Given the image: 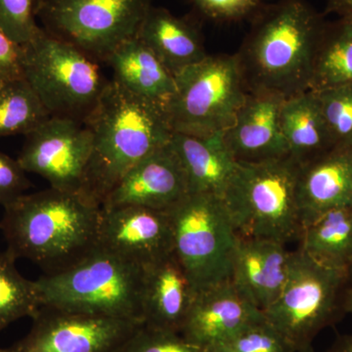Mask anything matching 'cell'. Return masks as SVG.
<instances>
[{
  "label": "cell",
  "mask_w": 352,
  "mask_h": 352,
  "mask_svg": "<svg viewBox=\"0 0 352 352\" xmlns=\"http://www.w3.org/2000/svg\"><path fill=\"white\" fill-rule=\"evenodd\" d=\"M296 352H316L315 351L314 346L312 344H309V346H307L302 347V349H298Z\"/></svg>",
  "instance_id": "38"
},
{
  "label": "cell",
  "mask_w": 352,
  "mask_h": 352,
  "mask_svg": "<svg viewBox=\"0 0 352 352\" xmlns=\"http://www.w3.org/2000/svg\"><path fill=\"white\" fill-rule=\"evenodd\" d=\"M298 249L319 263L349 270L352 263V208L328 210L300 229Z\"/></svg>",
  "instance_id": "24"
},
{
  "label": "cell",
  "mask_w": 352,
  "mask_h": 352,
  "mask_svg": "<svg viewBox=\"0 0 352 352\" xmlns=\"http://www.w3.org/2000/svg\"><path fill=\"white\" fill-rule=\"evenodd\" d=\"M325 24L303 0H281L264 9L236 54L248 91L266 90L286 98L307 91Z\"/></svg>",
  "instance_id": "3"
},
{
  "label": "cell",
  "mask_w": 352,
  "mask_h": 352,
  "mask_svg": "<svg viewBox=\"0 0 352 352\" xmlns=\"http://www.w3.org/2000/svg\"><path fill=\"white\" fill-rule=\"evenodd\" d=\"M8 251L0 252V333L10 324L32 317L41 307L36 281L25 279Z\"/></svg>",
  "instance_id": "27"
},
{
  "label": "cell",
  "mask_w": 352,
  "mask_h": 352,
  "mask_svg": "<svg viewBox=\"0 0 352 352\" xmlns=\"http://www.w3.org/2000/svg\"><path fill=\"white\" fill-rule=\"evenodd\" d=\"M347 272L291 252L281 292L263 311L266 320L298 349L309 346L321 331L342 315Z\"/></svg>",
  "instance_id": "7"
},
{
  "label": "cell",
  "mask_w": 352,
  "mask_h": 352,
  "mask_svg": "<svg viewBox=\"0 0 352 352\" xmlns=\"http://www.w3.org/2000/svg\"><path fill=\"white\" fill-rule=\"evenodd\" d=\"M280 124L289 156L300 166L336 146L322 115L317 95L311 90L285 99Z\"/></svg>",
  "instance_id": "23"
},
{
  "label": "cell",
  "mask_w": 352,
  "mask_h": 352,
  "mask_svg": "<svg viewBox=\"0 0 352 352\" xmlns=\"http://www.w3.org/2000/svg\"><path fill=\"white\" fill-rule=\"evenodd\" d=\"M117 352H210L191 344L182 333L156 330L144 325Z\"/></svg>",
  "instance_id": "31"
},
{
  "label": "cell",
  "mask_w": 352,
  "mask_h": 352,
  "mask_svg": "<svg viewBox=\"0 0 352 352\" xmlns=\"http://www.w3.org/2000/svg\"><path fill=\"white\" fill-rule=\"evenodd\" d=\"M25 136L17 161L25 173L41 176L51 188L83 193L92 151V134L85 122L50 117Z\"/></svg>",
  "instance_id": "12"
},
{
  "label": "cell",
  "mask_w": 352,
  "mask_h": 352,
  "mask_svg": "<svg viewBox=\"0 0 352 352\" xmlns=\"http://www.w3.org/2000/svg\"><path fill=\"white\" fill-rule=\"evenodd\" d=\"M175 76L164 108L173 132L205 138L232 126L248 94L237 55H208Z\"/></svg>",
  "instance_id": "8"
},
{
  "label": "cell",
  "mask_w": 352,
  "mask_h": 352,
  "mask_svg": "<svg viewBox=\"0 0 352 352\" xmlns=\"http://www.w3.org/2000/svg\"><path fill=\"white\" fill-rule=\"evenodd\" d=\"M342 309L344 314L352 315V282L347 281L342 295Z\"/></svg>",
  "instance_id": "37"
},
{
  "label": "cell",
  "mask_w": 352,
  "mask_h": 352,
  "mask_svg": "<svg viewBox=\"0 0 352 352\" xmlns=\"http://www.w3.org/2000/svg\"><path fill=\"white\" fill-rule=\"evenodd\" d=\"M168 212L173 252L196 292L230 280L238 234L222 198L188 194Z\"/></svg>",
  "instance_id": "9"
},
{
  "label": "cell",
  "mask_w": 352,
  "mask_h": 352,
  "mask_svg": "<svg viewBox=\"0 0 352 352\" xmlns=\"http://www.w3.org/2000/svg\"><path fill=\"white\" fill-rule=\"evenodd\" d=\"M265 316L217 344L210 352H296Z\"/></svg>",
  "instance_id": "28"
},
{
  "label": "cell",
  "mask_w": 352,
  "mask_h": 352,
  "mask_svg": "<svg viewBox=\"0 0 352 352\" xmlns=\"http://www.w3.org/2000/svg\"><path fill=\"white\" fill-rule=\"evenodd\" d=\"M327 352H352V335L340 336Z\"/></svg>",
  "instance_id": "36"
},
{
  "label": "cell",
  "mask_w": 352,
  "mask_h": 352,
  "mask_svg": "<svg viewBox=\"0 0 352 352\" xmlns=\"http://www.w3.org/2000/svg\"><path fill=\"white\" fill-rule=\"evenodd\" d=\"M9 352H117L143 323L41 307Z\"/></svg>",
  "instance_id": "11"
},
{
  "label": "cell",
  "mask_w": 352,
  "mask_h": 352,
  "mask_svg": "<svg viewBox=\"0 0 352 352\" xmlns=\"http://www.w3.org/2000/svg\"><path fill=\"white\" fill-rule=\"evenodd\" d=\"M30 186L31 183L17 160L0 152V205L4 207L24 195Z\"/></svg>",
  "instance_id": "32"
},
{
  "label": "cell",
  "mask_w": 352,
  "mask_h": 352,
  "mask_svg": "<svg viewBox=\"0 0 352 352\" xmlns=\"http://www.w3.org/2000/svg\"><path fill=\"white\" fill-rule=\"evenodd\" d=\"M113 80L131 94L166 108L175 92V76L138 36L120 44L106 61Z\"/></svg>",
  "instance_id": "21"
},
{
  "label": "cell",
  "mask_w": 352,
  "mask_h": 352,
  "mask_svg": "<svg viewBox=\"0 0 352 352\" xmlns=\"http://www.w3.org/2000/svg\"><path fill=\"white\" fill-rule=\"evenodd\" d=\"M144 267L97 248L71 267L36 280L41 307L143 323Z\"/></svg>",
  "instance_id": "4"
},
{
  "label": "cell",
  "mask_w": 352,
  "mask_h": 352,
  "mask_svg": "<svg viewBox=\"0 0 352 352\" xmlns=\"http://www.w3.org/2000/svg\"><path fill=\"white\" fill-rule=\"evenodd\" d=\"M315 94L335 145L352 146V85Z\"/></svg>",
  "instance_id": "29"
},
{
  "label": "cell",
  "mask_w": 352,
  "mask_h": 352,
  "mask_svg": "<svg viewBox=\"0 0 352 352\" xmlns=\"http://www.w3.org/2000/svg\"><path fill=\"white\" fill-rule=\"evenodd\" d=\"M188 194L182 162L170 142L127 171L101 208L134 206L166 212Z\"/></svg>",
  "instance_id": "14"
},
{
  "label": "cell",
  "mask_w": 352,
  "mask_h": 352,
  "mask_svg": "<svg viewBox=\"0 0 352 352\" xmlns=\"http://www.w3.org/2000/svg\"><path fill=\"white\" fill-rule=\"evenodd\" d=\"M264 314L230 280L197 292L180 333L212 351Z\"/></svg>",
  "instance_id": "15"
},
{
  "label": "cell",
  "mask_w": 352,
  "mask_h": 352,
  "mask_svg": "<svg viewBox=\"0 0 352 352\" xmlns=\"http://www.w3.org/2000/svg\"><path fill=\"white\" fill-rule=\"evenodd\" d=\"M24 78V46L0 30V87Z\"/></svg>",
  "instance_id": "34"
},
{
  "label": "cell",
  "mask_w": 352,
  "mask_h": 352,
  "mask_svg": "<svg viewBox=\"0 0 352 352\" xmlns=\"http://www.w3.org/2000/svg\"><path fill=\"white\" fill-rule=\"evenodd\" d=\"M206 15L214 20L236 21L256 12L259 0H193Z\"/></svg>",
  "instance_id": "33"
},
{
  "label": "cell",
  "mask_w": 352,
  "mask_h": 352,
  "mask_svg": "<svg viewBox=\"0 0 352 352\" xmlns=\"http://www.w3.org/2000/svg\"><path fill=\"white\" fill-rule=\"evenodd\" d=\"M186 175L189 194H210L222 198L237 170L223 133L199 138L173 132L170 140Z\"/></svg>",
  "instance_id": "20"
},
{
  "label": "cell",
  "mask_w": 352,
  "mask_h": 352,
  "mask_svg": "<svg viewBox=\"0 0 352 352\" xmlns=\"http://www.w3.org/2000/svg\"><path fill=\"white\" fill-rule=\"evenodd\" d=\"M352 85V22H326L312 58L309 89L319 92Z\"/></svg>",
  "instance_id": "25"
},
{
  "label": "cell",
  "mask_w": 352,
  "mask_h": 352,
  "mask_svg": "<svg viewBox=\"0 0 352 352\" xmlns=\"http://www.w3.org/2000/svg\"><path fill=\"white\" fill-rule=\"evenodd\" d=\"M351 208H352V207H351Z\"/></svg>",
  "instance_id": "41"
},
{
  "label": "cell",
  "mask_w": 352,
  "mask_h": 352,
  "mask_svg": "<svg viewBox=\"0 0 352 352\" xmlns=\"http://www.w3.org/2000/svg\"><path fill=\"white\" fill-rule=\"evenodd\" d=\"M152 0H39L43 30L95 60L138 36Z\"/></svg>",
  "instance_id": "10"
},
{
  "label": "cell",
  "mask_w": 352,
  "mask_h": 352,
  "mask_svg": "<svg viewBox=\"0 0 352 352\" xmlns=\"http://www.w3.org/2000/svg\"><path fill=\"white\" fill-rule=\"evenodd\" d=\"M39 0H0V30L15 43H29L41 28L36 24Z\"/></svg>",
  "instance_id": "30"
},
{
  "label": "cell",
  "mask_w": 352,
  "mask_h": 352,
  "mask_svg": "<svg viewBox=\"0 0 352 352\" xmlns=\"http://www.w3.org/2000/svg\"><path fill=\"white\" fill-rule=\"evenodd\" d=\"M286 97L276 92L256 90L247 96L224 140L239 163H256L289 156L280 124Z\"/></svg>",
  "instance_id": "16"
},
{
  "label": "cell",
  "mask_w": 352,
  "mask_h": 352,
  "mask_svg": "<svg viewBox=\"0 0 352 352\" xmlns=\"http://www.w3.org/2000/svg\"><path fill=\"white\" fill-rule=\"evenodd\" d=\"M50 117L25 78L0 87V138L27 135Z\"/></svg>",
  "instance_id": "26"
},
{
  "label": "cell",
  "mask_w": 352,
  "mask_h": 352,
  "mask_svg": "<svg viewBox=\"0 0 352 352\" xmlns=\"http://www.w3.org/2000/svg\"><path fill=\"white\" fill-rule=\"evenodd\" d=\"M196 293L175 252L145 266L143 325L156 330L180 333Z\"/></svg>",
  "instance_id": "17"
},
{
  "label": "cell",
  "mask_w": 352,
  "mask_h": 352,
  "mask_svg": "<svg viewBox=\"0 0 352 352\" xmlns=\"http://www.w3.org/2000/svg\"><path fill=\"white\" fill-rule=\"evenodd\" d=\"M327 12L337 14L340 19L352 22V0H327Z\"/></svg>",
  "instance_id": "35"
},
{
  "label": "cell",
  "mask_w": 352,
  "mask_h": 352,
  "mask_svg": "<svg viewBox=\"0 0 352 352\" xmlns=\"http://www.w3.org/2000/svg\"><path fill=\"white\" fill-rule=\"evenodd\" d=\"M300 164L289 156L239 163L222 197L242 237L286 244L302 229L298 201Z\"/></svg>",
  "instance_id": "5"
},
{
  "label": "cell",
  "mask_w": 352,
  "mask_h": 352,
  "mask_svg": "<svg viewBox=\"0 0 352 352\" xmlns=\"http://www.w3.org/2000/svg\"><path fill=\"white\" fill-rule=\"evenodd\" d=\"M298 201L302 226L328 210L352 207V146H333L300 166Z\"/></svg>",
  "instance_id": "18"
},
{
  "label": "cell",
  "mask_w": 352,
  "mask_h": 352,
  "mask_svg": "<svg viewBox=\"0 0 352 352\" xmlns=\"http://www.w3.org/2000/svg\"><path fill=\"white\" fill-rule=\"evenodd\" d=\"M85 124L92 134V151L83 193L100 206L127 171L170 144L173 135L163 106L113 80Z\"/></svg>",
  "instance_id": "2"
},
{
  "label": "cell",
  "mask_w": 352,
  "mask_h": 352,
  "mask_svg": "<svg viewBox=\"0 0 352 352\" xmlns=\"http://www.w3.org/2000/svg\"><path fill=\"white\" fill-rule=\"evenodd\" d=\"M98 247L143 267L168 256L173 252L168 210L101 208Z\"/></svg>",
  "instance_id": "13"
},
{
  "label": "cell",
  "mask_w": 352,
  "mask_h": 352,
  "mask_svg": "<svg viewBox=\"0 0 352 352\" xmlns=\"http://www.w3.org/2000/svg\"><path fill=\"white\" fill-rule=\"evenodd\" d=\"M289 256L282 243L238 235L231 281L263 312L283 288Z\"/></svg>",
  "instance_id": "19"
},
{
  "label": "cell",
  "mask_w": 352,
  "mask_h": 352,
  "mask_svg": "<svg viewBox=\"0 0 352 352\" xmlns=\"http://www.w3.org/2000/svg\"><path fill=\"white\" fill-rule=\"evenodd\" d=\"M347 281L352 282V263L349 266V270H347Z\"/></svg>",
  "instance_id": "39"
},
{
  "label": "cell",
  "mask_w": 352,
  "mask_h": 352,
  "mask_svg": "<svg viewBox=\"0 0 352 352\" xmlns=\"http://www.w3.org/2000/svg\"><path fill=\"white\" fill-rule=\"evenodd\" d=\"M0 352H9V349H0Z\"/></svg>",
  "instance_id": "40"
},
{
  "label": "cell",
  "mask_w": 352,
  "mask_h": 352,
  "mask_svg": "<svg viewBox=\"0 0 352 352\" xmlns=\"http://www.w3.org/2000/svg\"><path fill=\"white\" fill-rule=\"evenodd\" d=\"M100 219L101 206L87 194L50 187L4 206L0 229L7 251L50 275L98 248Z\"/></svg>",
  "instance_id": "1"
},
{
  "label": "cell",
  "mask_w": 352,
  "mask_h": 352,
  "mask_svg": "<svg viewBox=\"0 0 352 352\" xmlns=\"http://www.w3.org/2000/svg\"><path fill=\"white\" fill-rule=\"evenodd\" d=\"M24 46V78L51 117L85 122L109 82L94 58L41 28Z\"/></svg>",
  "instance_id": "6"
},
{
  "label": "cell",
  "mask_w": 352,
  "mask_h": 352,
  "mask_svg": "<svg viewBox=\"0 0 352 352\" xmlns=\"http://www.w3.org/2000/svg\"><path fill=\"white\" fill-rule=\"evenodd\" d=\"M138 36L173 76L208 56L198 30L160 7L146 14Z\"/></svg>",
  "instance_id": "22"
}]
</instances>
